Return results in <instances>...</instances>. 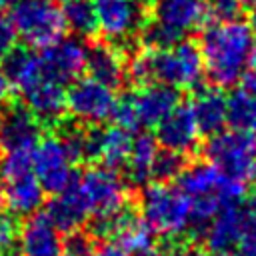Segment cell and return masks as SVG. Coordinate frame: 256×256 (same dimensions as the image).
Segmentation results:
<instances>
[{
	"mask_svg": "<svg viewBox=\"0 0 256 256\" xmlns=\"http://www.w3.org/2000/svg\"><path fill=\"white\" fill-rule=\"evenodd\" d=\"M146 2H154V0H146Z\"/></svg>",
	"mask_w": 256,
	"mask_h": 256,
	"instance_id": "obj_48",
	"label": "cell"
},
{
	"mask_svg": "<svg viewBox=\"0 0 256 256\" xmlns=\"http://www.w3.org/2000/svg\"><path fill=\"white\" fill-rule=\"evenodd\" d=\"M142 218L154 232L182 236L190 228V198L168 182H154L142 188Z\"/></svg>",
	"mask_w": 256,
	"mask_h": 256,
	"instance_id": "obj_3",
	"label": "cell"
},
{
	"mask_svg": "<svg viewBox=\"0 0 256 256\" xmlns=\"http://www.w3.org/2000/svg\"><path fill=\"white\" fill-rule=\"evenodd\" d=\"M242 2H244V4H254L256 0H242Z\"/></svg>",
	"mask_w": 256,
	"mask_h": 256,
	"instance_id": "obj_46",
	"label": "cell"
},
{
	"mask_svg": "<svg viewBox=\"0 0 256 256\" xmlns=\"http://www.w3.org/2000/svg\"><path fill=\"white\" fill-rule=\"evenodd\" d=\"M10 94H12V82H10V78L6 76L4 68L0 66V104L8 102Z\"/></svg>",
	"mask_w": 256,
	"mask_h": 256,
	"instance_id": "obj_39",
	"label": "cell"
},
{
	"mask_svg": "<svg viewBox=\"0 0 256 256\" xmlns=\"http://www.w3.org/2000/svg\"><path fill=\"white\" fill-rule=\"evenodd\" d=\"M102 36L122 48V44H134L140 28L150 18L146 0H92Z\"/></svg>",
	"mask_w": 256,
	"mask_h": 256,
	"instance_id": "obj_6",
	"label": "cell"
},
{
	"mask_svg": "<svg viewBox=\"0 0 256 256\" xmlns=\"http://www.w3.org/2000/svg\"><path fill=\"white\" fill-rule=\"evenodd\" d=\"M248 26L256 32V2L252 4V8H250V14H248Z\"/></svg>",
	"mask_w": 256,
	"mask_h": 256,
	"instance_id": "obj_41",
	"label": "cell"
},
{
	"mask_svg": "<svg viewBox=\"0 0 256 256\" xmlns=\"http://www.w3.org/2000/svg\"><path fill=\"white\" fill-rule=\"evenodd\" d=\"M196 126L200 134L212 136L220 132L226 124V96L222 90L216 88H202L194 94V100L190 104Z\"/></svg>",
	"mask_w": 256,
	"mask_h": 256,
	"instance_id": "obj_21",
	"label": "cell"
},
{
	"mask_svg": "<svg viewBox=\"0 0 256 256\" xmlns=\"http://www.w3.org/2000/svg\"><path fill=\"white\" fill-rule=\"evenodd\" d=\"M252 28L244 22L226 20L210 24L200 34L204 72L218 88H230L240 82L252 62Z\"/></svg>",
	"mask_w": 256,
	"mask_h": 256,
	"instance_id": "obj_2",
	"label": "cell"
},
{
	"mask_svg": "<svg viewBox=\"0 0 256 256\" xmlns=\"http://www.w3.org/2000/svg\"><path fill=\"white\" fill-rule=\"evenodd\" d=\"M156 140L168 150L190 154L198 148L200 130L196 126L190 104H176L156 126Z\"/></svg>",
	"mask_w": 256,
	"mask_h": 256,
	"instance_id": "obj_13",
	"label": "cell"
},
{
	"mask_svg": "<svg viewBox=\"0 0 256 256\" xmlns=\"http://www.w3.org/2000/svg\"><path fill=\"white\" fill-rule=\"evenodd\" d=\"M88 256H128V252L122 246H118L116 242H110V244H102V246L94 248Z\"/></svg>",
	"mask_w": 256,
	"mask_h": 256,
	"instance_id": "obj_37",
	"label": "cell"
},
{
	"mask_svg": "<svg viewBox=\"0 0 256 256\" xmlns=\"http://www.w3.org/2000/svg\"><path fill=\"white\" fill-rule=\"evenodd\" d=\"M216 256H238V254H232V252H218Z\"/></svg>",
	"mask_w": 256,
	"mask_h": 256,
	"instance_id": "obj_45",
	"label": "cell"
},
{
	"mask_svg": "<svg viewBox=\"0 0 256 256\" xmlns=\"http://www.w3.org/2000/svg\"><path fill=\"white\" fill-rule=\"evenodd\" d=\"M0 198L8 212H14L18 216H30L38 212V208L42 206L44 188L40 186L34 172H28L2 182Z\"/></svg>",
	"mask_w": 256,
	"mask_h": 256,
	"instance_id": "obj_20",
	"label": "cell"
},
{
	"mask_svg": "<svg viewBox=\"0 0 256 256\" xmlns=\"http://www.w3.org/2000/svg\"><path fill=\"white\" fill-rule=\"evenodd\" d=\"M42 138V124L26 104H6L0 110V148L34 150Z\"/></svg>",
	"mask_w": 256,
	"mask_h": 256,
	"instance_id": "obj_12",
	"label": "cell"
},
{
	"mask_svg": "<svg viewBox=\"0 0 256 256\" xmlns=\"http://www.w3.org/2000/svg\"><path fill=\"white\" fill-rule=\"evenodd\" d=\"M114 242L122 246L128 254H138L152 246L154 242V230L148 226V222L130 206L124 216L120 218L114 234Z\"/></svg>",
	"mask_w": 256,
	"mask_h": 256,
	"instance_id": "obj_25",
	"label": "cell"
},
{
	"mask_svg": "<svg viewBox=\"0 0 256 256\" xmlns=\"http://www.w3.org/2000/svg\"><path fill=\"white\" fill-rule=\"evenodd\" d=\"M16 44V30L8 16L0 14V58H4Z\"/></svg>",
	"mask_w": 256,
	"mask_h": 256,
	"instance_id": "obj_36",
	"label": "cell"
},
{
	"mask_svg": "<svg viewBox=\"0 0 256 256\" xmlns=\"http://www.w3.org/2000/svg\"><path fill=\"white\" fill-rule=\"evenodd\" d=\"M116 96L110 86L94 78H76L66 92V110L86 126H98L112 118Z\"/></svg>",
	"mask_w": 256,
	"mask_h": 256,
	"instance_id": "obj_8",
	"label": "cell"
},
{
	"mask_svg": "<svg viewBox=\"0 0 256 256\" xmlns=\"http://www.w3.org/2000/svg\"><path fill=\"white\" fill-rule=\"evenodd\" d=\"M78 186L90 206V214L94 216H114L130 204V194L122 178L106 166H92L88 168Z\"/></svg>",
	"mask_w": 256,
	"mask_h": 256,
	"instance_id": "obj_7",
	"label": "cell"
},
{
	"mask_svg": "<svg viewBox=\"0 0 256 256\" xmlns=\"http://www.w3.org/2000/svg\"><path fill=\"white\" fill-rule=\"evenodd\" d=\"M240 256H256V200L246 202L240 208Z\"/></svg>",
	"mask_w": 256,
	"mask_h": 256,
	"instance_id": "obj_30",
	"label": "cell"
},
{
	"mask_svg": "<svg viewBox=\"0 0 256 256\" xmlns=\"http://www.w3.org/2000/svg\"><path fill=\"white\" fill-rule=\"evenodd\" d=\"M112 120H114L116 126L126 128V130H136L140 126L138 114H136V108H134L132 94H124V96L116 98L114 110H112Z\"/></svg>",
	"mask_w": 256,
	"mask_h": 256,
	"instance_id": "obj_34",
	"label": "cell"
},
{
	"mask_svg": "<svg viewBox=\"0 0 256 256\" xmlns=\"http://www.w3.org/2000/svg\"><path fill=\"white\" fill-rule=\"evenodd\" d=\"M238 236H240V206L230 204L224 206L214 216L202 238L208 250L218 254V252H230L238 244Z\"/></svg>",
	"mask_w": 256,
	"mask_h": 256,
	"instance_id": "obj_23",
	"label": "cell"
},
{
	"mask_svg": "<svg viewBox=\"0 0 256 256\" xmlns=\"http://www.w3.org/2000/svg\"><path fill=\"white\" fill-rule=\"evenodd\" d=\"M240 84H242V90H246L248 94H252L256 98V66L244 70V74L240 78Z\"/></svg>",
	"mask_w": 256,
	"mask_h": 256,
	"instance_id": "obj_38",
	"label": "cell"
},
{
	"mask_svg": "<svg viewBox=\"0 0 256 256\" xmlns=\"http://www.w3.org/2000/svg\"><path fill=\"white\" fill-rule=\"evenodd\" d=\"M126 74L138 86L160 82L174 88H196L204 76L202 50L194 40H180L162 50H134Z\"/></svg>",
	"mask_w": 256,
	"mask_h": 256,
	"instance_id": "obj_1",
	"label": "cell"
},
{
	"mask_svg": "<svg viewBox=\"0 0 256 256\" xmlns=\"http://www.w3.org/2000/svg\"><path fill=\"white\" fill-rule=\"evenodd\" d=\"M86 68L90 78L110 86L112 90L120 88L128 78L122 50L108 40L90 44V48L86 50Z\"/></svg>",
	"mask_w": 256,
	"mask_h": 256,
	"instance_id": "obj_17",
	"label": "cell"
},
{
	"mask_svg": "<svg viewBox=\"0 0 256 256\" xmlns=\"http://www.w3.org/2000/svg\"><path fill=\"white\" fill-rule=\"evenodd\" d=\"M252 60L256 62V38H254V44H252Z\"/></svg>",
	"mask_w": 256,
	"mask_h": 256,
	"instance_id": "obj_43",
	"label": "cell"
},
{
	"mask_svg": "<svg viewBox=\"0 0 256 256\" xmlns=\"http://www.w3.org/2000/svg\"><path fill=\"white\" fill-rule=\"evenodd\" d=\"M2 68L10 78L12 86H16L20 92L30 88L34 82H38L44 76L40 56L30 48H20V46H14L2 58Z\"/></svg>",
	"mask_w": 256,
	"mask_h": 256,
	"instance_id": "obj_24",
	"label": "cell"
},
{
	"mask_svg": "<svg viewBox=\"0 0 256 256\" xmlns=\"http://www.w3.org/2000/svg\"><path fill=\"white\" fill-rule=\"evenodd\" d=\"M132 100H134V108H136L140 126L154 128L180 102V94H178V88H174V86L152 82V84H144V86H140V90L132 92Z\"/></svg>",
	"mask_w": 256,
	"mask_h": 256,
	"instance_id": "obj_18",
	"label": "cell"
},
{
	"mask_svg": "<svg viewBox=\"0 0 256 256\" xmlns=\"http://www.w3.org/2000/svg\"><path fill=\"white\" fill-rule=\"evenodd\" d=\"M86 50L88 48L80 38H64V36L44 46L40 54L44 76L60 84L74 82L86 68Z\"/></svg>",
	"mask_w": 256,
	"mask_h": 256,
	"instance_id": "obj_10",
	"label": "cell"
},
{
	"mask_svg": "<svg viewBox=\"0 0 256 256\" xmlns=\"http://www.w3.org/2000/svg\"><path fill=\"white\" fill-rule=\"evenodd\" d=\"M206 2H208L210 16H214L218 22L236 20L242 12V6H244L242 0H206Z\"/></svg>",
	"mask_w": 256,
	"mask_h": 256,
	"instance_id": "obj_35",
	"label": "cell"
},
{
	"mask_svg": "<svg viewBox=\"0 0 256 256\" xmlns=\"http://www.w3.org/2000/svg\"><path fill=\"white\" fill-rule=\"evenodd\" d=\"M18 250L22 256H64L60 230L50 222L46 212H34L22 222Z\"/></svg>",
	"mask_w": 256,
	"mask_h": 256,
	"instance_id": "obj_15",
	"label": "cell"
},
{
	"mask_svg": "<svg viewBox=\"0 0 256 256\" xmlns=\"http://www.w3.org/2000/svg\"><path fill=\"white\" fill-rule=\"evenodd\" d=\"M226 124L232 130L256 134V98L246 90H234L226 98Z\"/></svg>",
	"mask_w": 256,
	"mask_h": 256,
	"instance_id": "obj_26",
	"label": "cell"
},
{
	"mask_svg": "<svg viewBox=\"0 0 256 256\" xmlns=\"http://www.w3.org/2000/svg\"><path fill=\"white\" fill-rule=\"evenodd\" d=\"M186 166V158L184 154L180 152H174V150H158L156 158H154V164H152V178L156 182H170V180H176L182 170Z\"/></svg>",
	"mask_w": 256,
	"mask_h": 256,
	"instance_id": "obj_29",
	"label": "cell"
},
{
	"mask_svg": "<svg viewBox=\"0 0 256 256\" xmlns=\"http://www.w3.org/2000/svg\"><path fill=\"white\" fill-rule=\"evenodd\" d=\"M66 28H70L80 38H94L98 32V20L92 0H66L62 10Z\"/></svg>",
	"mask_w": 256,
	"mask_h": 256,
	"instance_id": "obj_27",
	"label": "cell"
},
{
	"mask_svg": "<svg viewBox=\"0 0 256 256\" xmlns=\"http://www.w3.org/2000/svg\"><path fill=\"white\" fill-rule=\"evenodd\" d=\"M12 2H14V0H0V8H2V6H10Z\"/></svg>",
	"mask_w": 256,
	"mask_h": 256,
	"instance_id": "obj_44",
	"label": "cell"
},
{
	"mask_svg": "<svg viewBox=\"0 0 256 256\" xmlns=\"http://www.w3.org/2000/svg\"><path fill=\"white\" fill-rule=\"evenodd\" d=\"M204 156L224 176L246 182L250 176H254L256 134L240 130H220L212 134L204 144Z\"/></svg>",
	"mask_w": 256,
	"mask_h": 256,
	"instance_id": "obj_5",
	"label": "cell"
},
{
	"mask_svg": "<svg viewBox=\"0 0 256 256\" xmlns=\"http://www.w3.org/2000/svg\"><path fill=\"white\" fill-rule=\"evenodd\" d=\"M34 172L32 170V150H4L0 158V180L6 182L10 178Z\"/></svg>",
	"mask_w": 256,
	"mask_h": 256,
	"instance_id": "obj_31",
	"label": "cell"
},
{
	"mask_svg": "<svg viewBox=\"0 0 256 256\" xmlns=\"http://www.w3.org/2000/svg\"><path fill=\"white\" fill-rule=\"evenodd\" d=\"M32 170L44 192L50 194L62 192L76 180L74 162L58 134L44 136L38 140V144L32 150Z\"/></svg>",
	"mask_w": 256,
	"mask_h": 256,
	"instance_id": "obj_9",
	"label": "cell"
},
{
	"mask_svg": "<svg viewBox=\"0 0 256 256\" xmlns=\"http://www.w3.org/2000/svg\"><path fill=\"white\" fill-rule=\"evenodd\" d=\"M254 176H256V158H254Z\"/></svg>",
	"mask_w": 256,
	"mask_h": 256,
	"instance_id": "obj_47",
	"label": "cell"
},
{
	"mask_svg": "<svg viewBox=\"0 0 256 256\" xmlns=\"http://www.w3.org/2000/svg\"><path fill=\"white\" fill-rule=\"evenodd\" d=\"M94 250V234L90 230H70L62 240V254L64 256H88Z\"/></svg>",
	"mask_w": 256,
	"mask_h": 256,
	"instance_id": "obj_32",
	"label": "cell"
},
{
	"mask_svg": "<svg viewBox=\"0 0 256 256\" xmlns=\"http://www.w3.org/2000/svg\"><path fill=\"white\" fill-rule=\"evenodd\" d=\"M182 36L168 28L166 24L158 22L156 18H148L144 22V26L140 28V42L144 48H156V50H162V48H170L174 46L176 42H180Z\"/></svg>",
	"mask_w": 256,
	"mask_h": 256,
	"instance_id": "obj_28",
	"label": "cell"
},
{
	"mask_svg": "<svg viewBox=\"0 0 256 256\" xmlns=\"http://www.w3.org/2000/svg\"><path fill=\"white\" fill-rule=\"evenodd\" d=\"M26 108L42 126H58L66 114V90L60 82L42 76L22 92Z\"/></svg>",
	"mask_w": 256,
	"mask_h": 256,
	"instance_id": "obj_14",
	"label": "cell"
},
{
	"mask_svg": "<svg viewBox=\"0 0 256 256\" xmlns=\"http://www.w3.org/2000/svg\"><path fill=\"white\" fill-rule=\"evenodd\" d=\"M46 216L60 232H70L86 224L90 216V206L78 186V180H74L62 192L54 194L46 208Z\"/></svg>",
	"mask_w": 256,
	"mask_h": 256,
	"instance_id": "obj_19",
	"label": "cell"
},
{
	"mask_svg": "<svg viewBox=\"0 0 256 256\" xmlns=\"http://www.w3.org/2000/svg\"><path fill=\"white\" fill-rule=\"evenodd\" d=\"M132 136L130 130L120 126H92L86 128V160L100 162L106 168H120L124 166L128 152H130Z\"/></svg>",
	"mask_w": 256,
	"mask_h": 256,
	"instance_id": "obj_11",
	"label": "cell"
},
{
	"mask_svg": "<svg viewBox=\"0 0 256 256\" xmlns=\"http://www.w3.org/2000/svg\"><path fill=\"white\" fill-rule=\"evenodd\" d=\"M62 2H66V0H62Z\"/></svg>",
	"mask_w": 256,
	"mask_h": 256,
	"instance_id": "obj_49",
	"label": "cell"
},
{
	"mask_svg": "<svg viewBox=\"0 0 256 256\" xmlns=\"http://www.w3.org/2000/svg\"><path fill=\"white\" fill-rule=\"evenodd\" d=\"M158 154V140L150 134H138L132 138L126 166V180L132 188H144L152 178V164Z\"/></svg>",
	"mask_w": 256,
	"mask_h": 256,
	"instance_id": "obj_22",
	"label": "cell"
},
{
	"mask_svg": "<svg viewBox=\"0 0 256 256\" xmlns=\"http://www.w3.org/2000/svg\"><path fill=\"white\" fill-rule=\"evenodd\" d=\"M8 18L16 34L36 48L60 40L66 32L64 14L54 0H14Z\"/></svg>",
	"mask_w": 256,
	"mask_h": 256,
	"instance_id": "obj_4",
	"label": "cell"
},
{
	"mask_svg": "<svg viewBox=\"0 0 256 256\" xmlns=\"http://www.w3.org/2000/svg\"><path fill=\"white\" fill-rule=\"evenodd\" d=\"M0 256H22V254H20V250L16 248V250H10V252H4V254H0Z\"/></svg>",
	"mask_w": 256,
	"mask_h": 256,
	"instance_id": "obj_42",
	"label": "cell"
},
{
	"mask_svg": "<svg viewBox=\"0 0 256 256\" xmlns=\"http://www.w3.org/2000/svg\"><path fill=\"white\" fill-rule=\"evenodd\" d=\"M136 256H164V254L160 252V248H154V246H150V248H146V250L138 252Z\"/></svg>",
	"mask_w": 256,
	"mask_h": 256,
	"instance_id": "obj_40",
	"label": "cell"
},
{
	"mask_svg": "<svg viewBox=\"0 0 256 256\" xmlns=\"http://www.w3.org/2000/svg\"><path fill=\"white\" fill-rule=\"evenodd\" d=\"M20 228H22V222H20L18 214H14V212L0 214V254L18 248Z\"/></svg>",
	"mask_w": 256,
	"mask_h": 256,
	"instance_id": "obj_33",
	"label": "cell"
},
{
	"mask_svg": "<svg viewBox=\"0 0 256 256\" xmlns=\"http://www.w3.org/2000/svg\"><path fill=\"white\" fill-rule=\"evenodd\" d=\"M206 0H156L152 18L176 30L180 36L202 28L208 20Z\"/></svg>",
	"mask_w": 256,
	"mask_h": 256,
	"instance_id": "obj_16",
	"label": "cell"
}]
</instances>
